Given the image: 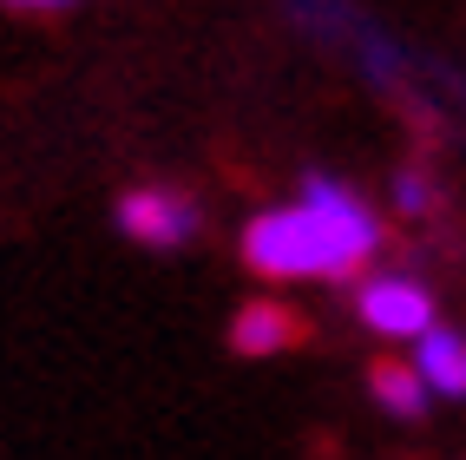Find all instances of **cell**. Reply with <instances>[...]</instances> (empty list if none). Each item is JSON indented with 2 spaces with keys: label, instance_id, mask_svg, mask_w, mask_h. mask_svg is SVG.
I'll use <instances>...</instances> for the list:
<instances>
[{
  "label": "cell",
  "instance_id": "3957f363",
  "mask_svg": "<svg viewBox=\"0 0 466 460\" xmlns=\"http://www.w3.org/2000/svg\"><path fill=\"white\" fill-rule=\"evenodd\" d=\"M204 230V204L191 191H165V184H145V191L118 198V237L145 243V250H184Z\"/></svg>",
  "mask_w": 466,
  "mask_h": 460
},
{
  "label": "cell",
  "instance_id": "52a82bcc",
  "mask_svg": "<svg viewBox=\"0 0 466 460\" xmlns=\"http://www.w3.org/2000/svg\"><path fill=\"white\" fill-rule=\"evenodd\" d=\"M368 394H375L394 421H420L427 414V382L414 375V362H400V355H375V362H368Z\"/></svg>",
  "mask_w": 466,
  "mask_h": 460
},
{
  "label": "cell",
  "instance_id": "ba28073f",
  "mask_svg": "<svg viewBox=\"0 0 466 460\" xmlns=\"http://www.w3.org/2000/svg\"><path fill=\"white\" fill-rule=\"evenodd\" d=\"M394 204L408 210V218H420V210H433V178H420L414 165L394 171Z\"/></svg>",
  "mask_w": 466,
  "mask_h": 460
},
{
  "label": "cell",
  "instance_id": "6da1fadb",
  "mask_svg": "<svg viewBox=\"0 0 466 460\" xmlns=\"http://www.w3.org/2000/svg\"><path fill=\"white\" fill-rule=\"evenodd\" d=\"M302 218L322 237V283L361 276V263L375 257V243H381V224H375V210L361 204V191L341 184V178H329V171L302 178Z\"/></svg>",
  "mask_w": 466,
  "mask_h": 460
},
{
  "label": "cell",
  "instance_id": "7a4b0ae2",
  "mask_svg": "<svg viewBox=\"0 0 466 460\" xmlns=\"http://www.w3.org/2000/svg\"><path fill=\"white\" fill-rule=\"evenodd\" d=\"M243 263L269 283H296V276H322V237L302 218V204L289 210H263L243 230Z\"/></svg>",
  "mask_w": 466,
  "mask_h": 460
},
{
  "label": "cell",
  "instance_id": "277c9868",
  "mask_svg": "<svg viewBox=\"0 0 466 460\" xmlns=\"http://www.w3.org/2000/svg\"><path fill=\"white\" fill-rule=\"evenodd\" d=\"M355 316L375 335H427L433 329V290L414 276H368L355 290Z\"/></svg>",
  "mask_w": 466,
  "mask_h": 460
},
{
  "label": "cell",
  "instance_id": "8992f818",
  "mask_svg": "<svg viewBox=\"0 0 466 460\" xmlns=\"http://www.w3.org/2000/svg\"><path fill=\"white\" fill-rule=\"evenodd\" d=\"M414 375L427 382V394L466 402V335L460 329H427L414 349Z\"/></svg>",
  "mask_w": 466,
  "mask_h": 460
},
{
  "label": "cell",
  "instance_id": "5b68a950",
  "mask_svg": "<svg viewBox=\"0 0 466 460\" xmlns=\"http://www.w3.org/2000/svg\"><path fill=\"white\" fill-rule=\"evenodd\" d=\"M309 342H316V322H309L296 302L250 296L230 316V349L237 355H289V349H309Z\"/></svg>",
  "mask_w": 466,
  "mask_h": 460
}]
</instances>
